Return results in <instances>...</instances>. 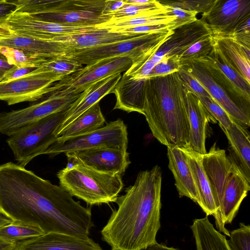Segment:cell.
Segmentation results:
<instances>
[{"instance_id": "6da1fadb", "label": "cell", "mask_w": 250, "mask_h": 250, "mask_svg": "<svg viewBox=\"0 0 250 250\" xmlns=\"http://www.w3.org/2000/svg\"><path fill=\"white\" fill-rule=\"evenodd\" d=\"M0 213L44 234L89 236L93 227L90 208L60 186L12 162L0 165Z\"/></svg>"}, {"instance_id": "7a4b0ae2", "label": "cell", "mask_w": 250, "mask_h": 250, "mask_svg": "<svg viewBox=\"0 0 250 250\" xmlns=\"http://www.w3.org/2000/svg\"><path fill=\"white\" fill-rule=\"evenodd\" d=\"M162 173L156 165L140 171L134 183L118 196L102 229V239L115 250H144L156 244L161 227Z\"/></svg>"}, {"instance_id": "3957f363", "label": "cell", "mask_w": 250, "mask_h": 250, "mask_svg": "<svg viewBox=\"0 0 250 250\" xmlns=\"http://www.w3.org/2000/svg\"><path fill=\"white\" fill-rule=\"evenodd\" d=\"M183 89L178 72L144 81L143 115L153 136L167 146L188 145L190 126Z\"/></svg>"}, {"instance_id": "277c9868", "label": "cell", "mask_w": 250, "mask_h": 250, "mask_svg": "<svg viewBox=\"0 0 250 250\" xmlns=\"http://www.w3.org/2000/svg\"><path fill=\"white\" fill-rule=\"evenodd\" d=\"M202 157L217 208L215 225L219 219L225 225L230 224L250 189V184L216 143Z\"/></svg>"}, {"instance_id": "5b68a950", "label": "cell", "mask_w": 250, "mask_h": 250, "mask_svg": "<svg viewBox=\"0 0 250 250\" xmlns=\"http://www.w3.org/2000/svg\"><path fill=\"white\" fill-rule=\"evenodd\" d=\"M14 12L26 13L44 21L70 25L98 26L109 21L103 15L104 0H15Z\"/></svg>"}, {"instance_id": "8992f818", "label": "cell", "mask_w": 250, "mask_h": 250, "mask_svg": "<svg viewBox=\"0 0 250 250\" xmlns=\"http://www.w3.org/2000/svg\"><path fill=\"white\" fill-rule=\"evenodd\" d=\"M57 176L62 189L90 205L116 202L124 185L122 175L99 172L78 164L67 165Z\"/></svg>"}, {"instance_id": "52a82bcc", "label": "cell", "mask_w": 250, "mask_h": 250, "mask_svg": "<svg viewBox=\"0 0 250 250\" xmlns=\"http://www.w3.org/2000/svg\"><path fill=\"white\" fill-rule=\"evenodd\" d=\"M67 110L29 124L9 136L6 142L18 164L25 167L35 157L43 154L57 140L58 130Z\"/></svg>"}, {"instance_id": "ba28073f", "label": "cell", "mask_w": 250, "mask_h": 250, "mask_svg": "<svg viewBox=\"0 0 250 250\" xmlns=\"http://www.w3.org/2000/svg\"><path fill=\"white\" fill-rule=\"evenodd\" d=\"M173 32L172 29L143 33L140 36L121 42L92 47L70 51L63 56L83 66L99 61L131 55L136 59L149 52L157 50Z\"/></svg>"}, {"instance_id": "9c48e42d", "label": "cell", "mask_w": 250, "mask_h": 250, "mask_svg": "<svg viewBox=\"0 0 250 250\" xmlns=\"http://www.w3.org/2000/svg\"><path fill=\"white\" fill-rule=\"evenodd\" d=\"M126 125L120 119L110 122L91 132L64 140H58L43 153L54 157L64 153L100 147L127 150Z\"/></svg>"}, {"instance_id": "30bf717a", "label": "cell", "mask_w": 250, "mask_h": 250, "mask_svg": "<svg viewBox=\"0 0 250 250\" xmlns=\"http://www.w3.org/2000/svg\"><path fill=\"white\" fill-rule=\"evenodd\" d=\"M81 93L51 92L23 109L0 112V133L10 136L20 128L52 114L68 109Z\"/></svg>"}, {"instance_id": "8fae6325", "label": "cell", "mask_w": 250, "mask_h": 250, "mask_svg": "<svg viewBox=\"0 0 250 250\" xmlns=\"http://www.w3.org/2000/svg\"><path fill=\"white\" fill-rule=\"evenodd\" d=\"M136 58L127 55L105 59L85 65L52 85V92L63 94L81 93L94 83L109 76L125 72Z\"/></svg>"}, {"instance_id": "7c38bea8", "label": "cell", "mask_w": 250, "mask_h": 250, "mask_svg": "<svg viewBox=\"0 0 250 250\" xmlns=\"http://www.w3.org/2000/svg\"><path fill=\"white\" fill-rule=\"evenodd\" d=\"M60 81L49 73L32 72L15 80L0 83V100L8 105L37 101L52 92V84Z\"/></svg>"}, {"instance_id": "4fadbf2b", "label": "cell", "mask_w": 250, "mask_h": 250, "mask_svg": "<svg viewBox=\"0 0 250 250\" xmlns=\"http://www.w3.org/2000/svg\"><path fill=\"white\" fill-rule=\"evenodd\" d=\"M250 19V0H215L202 14L214 37H230L236 28Z\"/></svg>"}, {"instance_id": "5bb4252c", "label": "cell", "mask_w": 250, "mask_h": 250, "mask_svg": "<svg viewBox=\"0 0 250 250\" xmlns=\"http://www.w3.org/2000/svg\"><path fill=\"white\" fill-rule=\"evenodd\" d=\"M6 24L14 35L48 41L56 36L74 35L97 28L94 26L70 25L44 21L20 12H14Z\"/></svg>"}, {"instance_id": "9a60e30c", "label": "cell", "mask_w": 250, "mask_h": 250, "mask_svg": "<svg viewBox=\"0 0 250 250\" xmlns=\"http://www.w3.org/2000/svg\"><path fill=\"white\" fill-rule=\"evenodd\" d=\"M200 62L212 78L226 90L250 106V84L229 62L216 44L210 53Z\"/></svg>"}, {"instance_id": "2e32d148", "label": "cell", "mask_w": 250, "mask_h": 250, "mask_svg": "<svg viewBox=\"0 0 250 250\" xmlns=\"http://www.w3.org/2000/svg\"><path fill=\"white\" fill-rule=\"evenodd\" d=\"M127 150L100 147L65 154L68 163L81 164L99 172L122 175L130 164Z\"/></svg>"}, {"instance_id": "e0dca14e", "label": "cell", "mask_w": 250, "mask_h": 250, "mask_svg": "<svg viewBox=\"0 0 250 250\" xmlns=\"http://www.w3.org/2000/svg\"><path fill=\"white\" fill-rule=\"evenodd\" d=\"M173 30V33L152 56V60L155 65L164 57H174L178 59L192 45L212 35L208 24L201 19Z\"/></svg>"}, {"instance_id": "ac0fdd59", "label": "cell", "mask_w": 250, "mask_h": 250, "mask_svg": "<svg viewBox=\"0 0 250 250\" xmlns=\"http://www.w3.org/2000/svg\"><path fill=\"white\" fill-rule=\"evenodd\" d=\"M203 86L211 98L241 126L247 128L250 125V115L229 96L226 90L210 75L204 66L195 61L182 65Z\"/></svg>"}, {"instance_id": "d6986e66", "label": "cell", "mask_w": 250, "mask_h": 250, "mask_svg": "<svg viewBox=\"0 0 250 250\" xmlns=\"http://www.w3.org/2000/svg\"><path fill=\"white\" fill-rule=\"evenodd\" d=\"M184 84V83H183ZM184 94L190 126L188 146L201 155L205 154L207 125L217 121L203 105L198 97L184 84Z\"/></svg>"}, {"instance_id": "ffe728a7", "label": "cell", "mask_w": 250, "mask_h": 250, "mask_svg": "<svg viewBox=\"0 0 250 250\" xmlns=\"http://www.w3.org/2000/svg\"><path fill=\"white\" fill-rule=\"evenodd\" d=\"M122 77L117 73L102 79L90 85L68 109L57 131L59 137L62 131L76 118L92 107L106 95L112 93Z\"/></svg>"}, {"instance_id": "44dd1931", "label": "cell", "mask_w": 250, "mask_h": 250, "mask_svg": "<svg viewBox=\"0 0 250 250\" xmlns=\"http://www.w3.org/2000/svg\"><path fill=\"white\" fill-rule=\"evenodd\" d=\"M26 250H102L89 236L50 232L19 242Z\"/></svg>"}, {"instance_id": "7402d4cb", "label": "cell", "mask_w": 250, "mask_h": 250, "mask_svg": "<svg viewBox=\"0 0 250 250\" xmlns=\"http://www.w3.org/2000/svg\"><path fill=\"white\" fill-rule=\"evenodd\" d=\"M143 33L122 32L106 28H97L85 33L56 36L50 41L61 43L67 53L75 49L92 47L134 38Z\"/></svg>"}, {"instance_id": "603a6c76", "label": "cell", "mask_w": 250, "mask_h": 250, "mask_svg": "<svg viewBox=\"0 0 250 250\" xmlns=\"http://www.w3.org/2000/svg\"><path fill=\"white\" fill-rule=\"evenodd\" d=\"M186 154L193 179L196 188L198 200L197 204L207 216L215 218L217 208L211 187L202 164V155L188 145L181 147Z\"/></svg>"}, {"instance_id": "cb8c5ba5", "label": "cell", "mask_w": 250, "mask_h": 250, "mask_svg": "<svg viewBox=\"0 0 250 250\" xmlns=\"http://www.w3.org/2000/svg\"><path fill=\"white\" fill-rule=\"evenodd\" d=\"M167 155L168 168L173 173L179 196L187 197L197 203V191L186 154L181 147L169 146Z\"/></svg>"}, {"instance_id": "d4e9b609", "label": "cell", "mask_w": 250, "mask_h": 250, "mask_svg": "<svg viewBox=\"0 0 250 250\" xmlns=\"http://www.w3.org/2000/svg\"><path fill=\"white\" fill-rule=\"evenodd\" d=\"M229 144L228 157L250 184V136L247 128L233 122L229 129H222Z\"/></svg>"}, {"instance_id": "484cf974", "label": "cell", "mask_w": 250, "mask_h": 250, "mask_svg": "<svg viewBox=\"0 0 250 250\" xmlns=\"http://www.w3.org/2000/svg\"><path fill=\"white\" fill-rule=\"evenodd\" d=\"M0 45L21 50L35 58L49 60L63 57L66 49L57 42L13 35L0 41Z\"/></svg>"}, {"instance_id": "4316f807", "label": "cell", "mask_w": 250, "mask_h": 250, "mask_svg": "<svg viewBox=\"0 0 250 250\" xmlns=\"http://www.w3.org/2000/svg\"><path fill=\"white\" fill-rule=\"evenodd\" d=\"M145 79L134 80L124 74L112 91L116 97L113 109L144 114L143 86Z\"/></svg>"}, {"instance_id": "83f0119b", "label": "cell", "mask_w": 250, "mask_h": 250, "mask_svg": "<svg viewBox=\"0 0 250 250\" xmlns=\"http://www.w3.org/2000/svg\"><path fill=\"white\" fill-rule=\"evenodd\" d=\"M214 38L216 44L230 64L250 84V48L230 37Z\"/></svg>"}, {"instance_id": "f1b7e54d", "label": "cell", "mask_w": 250, "mask_h": 250, "mask_svg": "<svg viewBox=\"0 0 250 250\" xmlns=\"http://www.w3.org/2000/svg\"><path fill=\"white\" fill-rule=\"evenodd\" d=\"M190 228L196 250H230L226 235L215 229L208 216L193 220Z\"/></svg>"}, {"instance_id": "f546056e", "label": "cell", "mask_w": 250, "mask_h": 250, "mask_svg": "<svg viewBox=\"0 0 250 250\" xmlns=\"http://www.w3.org/2000/svg\"><path fill=\"white\" fill-rule=\"evenodd\" d=\"M148 13L125 18L112 19L102 24L99 28H106L115 30L137 26L166 24L173 23L176 18L169 15L167 6Z\"/></svg>"}, {"instance_id": "4dcf8cb0", "label": "cell", "mask_w": 250, "mask_h": 250, "mask_svg": "<svg viewBox=\"0 0 250 250\" xmlns=\"http://www.w3.org/2000/svg\"><path fill=\"white\" fill-rule=\"evenodd\" d=\"M105 121L98 102L69 124L57 139L64 140L91 132L104 126Z\"/></svg>"}, {"instance_id": "1f68e13d", "label": "cell", "mask_w": 250, "mask_h": 250, "mask_svg": "<svg viewBox=\"0 0 250 250\" xmlns=\"http://www.w3.org/2000/svg\"><path fill=\"white\" fill-rule=\"evenodd\" d=\"M83 67V65L73 60L62 57L46 60L33 72L49 73L61 81Z\"/></svg>"}, {"instance_id": "d6a6232c", "label": "cell", "mask_w": 250, "mask_h": 250, "mask_svg": "<svg viewBox=\"0 0 250 250\" xmlns=\"http://www.w3.org/2000/svg\"><path fill=\"white\" fill-rule=\"evenodd\" d=\"M43 234L38 228L13 222L0 228V238L10 243H17Z\"/></svg>"}, {"instance_id": "836d02e7", "label": "cell", "mask_w": 250, "mask_h": 250, "mask_svg": "<svg viewBox=\"0 0 250 250\" xmlns=\"http://www.w3.org/2000/svg\"><path fill=\"white\" fill-rule=\"evenodd\" d=\"M214 44V38L212 35L192 45L179 57L181 66L207 57L211 51Z\"/></svg>"}, {"instance_id": "e575fe53", "label": "cell", "mask_w": 250, "mask_h": 250, "mask_svg": "<svg viewBox=\"0 0 250 250\" xmlns=\"http://www.w3.org/2000/svg\"><path fill=\"white\" fill-rule=\"evenodd\" d=\"M0 53L7 59L10 64L17 67L35 66L38 67L46 61L32 57L19 49L0 45Z\"/></svg>"}, {"instance_id": "d590c367", "label": "cell", "mask_w": 250, "mask_h": 250, "mask_svg": "<svg viewBox=\"0 0 250 250\" xmlns=\"http://www.w3.org/2000/svg\"><path fill=\"white\" fill-rule=\"evenodd\" d=\"M156 51H152L133 60L130 67L124 74L134 80L147 79L155 66L152 57Z\"/></svg>"}, {"instance_id": "8d00e7d4", "label": "cell", "mask_w": 250, "mask_h": 250, "mask_svg": "<svg viewBox=\"0 0 250 250\" xmlns=\"http://www.w3.org/2000/svg\"><path fill=\"white\" fill-rule=\"evenodd\" d=\"M163 6L176 7L183 10L202 14L207 13L213 6L215 0H158Z\"/></svg>"}, {"instance_id": "74e56055", "label": "cell", "mask_w": 250, "mask_h": 250, "mask_svg": "<svg viewBox=\"0 0 250 250\" xmlns=\"http://www.w3.org/2000/svg\"><path fill=\"white\" fill-rule=\"evenodd\" d=\"M164 7L158 0H151L150 2L146 4H125L121 9L111 15L113 17L112 19L125 18L145 14Z\"/></svg>"}, {"instance_id": "f35d334b", "label": "cell", "mask_w": 250, "mask_h": 250, "mask_svg": "<svg viewBox=\"0 0 250 250\" xmlns=\"http://www.w3.org/2000/svg\"><path fill=\"white\" fill-rule=\"evenodd\" d=\"M198 97L208 112L216 121L219 122L221 128L229 129L234 121L226 111L212 98Z\"/></svg>"}, {"instance_id": "ab89813d", "label": "cell", "mask_w": 250, "mask_h": 250, "mask_svg": "<svg viewBox=\"0 0 250 250\" xmlns=\"http://www.w3.org/2000/svg\"><path fill=\"white\" fill-rule=\"evenodd\" d=\"M227 243L230 250H250V226L243 223L229 232Z\"/></svg>"}, {"instance_id": "60d3db41", "label": "cell", "mask_w": 250, "mask_h": 250, "mask_svg": "<svg viewBox=\"0 0 250 250\" xmlns=\"http://www.w3.org/2000/svg\"><path fill=\"white\" fill-rule=\"evenodd\" d=\"M179 60L174 57H164L156 64L148 78L162 76L177 72L181 68Z\"/></svg>"}, {"instance_id": "b9f144b4", "label": "cell", "mask_w": 250, "mask_h": 250, "mask_svg": "<svg viewBox=\"0 0 250 250\" xmlns=\"http://www.w3.org/2000/svg\"><path fill=\"white\" fill-rule=\"evenodd\" d=\"M177 72L183 83L197 96L211 98L201 83L186 69L181 66Z\"/></svg>"}, {"instance_id": "7bdbcfd3", "label": "cell", "mask_w": 250, "mask_h": 250, "mask_svg": "<svg viewBox=\"0 0 250 250\" xmlns=\"http://www.w3.org/2000/svg\"><path fill=\"white\" fill-rule=\"evenodd\" d=\"M167 7L168 14L176 18V20L175 21V29L197 20L196 18L197 14L195 12L183 10L176 7Z\"/></svg>"}, {"instance_id": "ee69618b", "label": "cell", "mask_w": 250, "mask_h": 250, "mask_svg": "<svg viewBox=\"0 0 250 250\" xmlns=\"http://www.w3.org/2000/svg\"><path fill=\"white\" fill-rule=\"evenodd\" d=\"M250 19L240 24L230 37L242 45L250 48Z\"/></svg>"}, {"instance_id": "f6af8a7d", "label": "cell", "mask_w": 250, "mask_h": 250, "mask_svg": "<svg viewBox=\"0 0 250 250\" xmlns=\"http://www.w3.org/2000/svg\"><path fill=\"white\" fill-rule=\"evenodd\" d=\"M38 68L35 66L21 67L15 66L5 75L1 82H8L32 73Z\"/></svg>"}, {"instance_id": "bcb514c9", "label": "cell", "mask_w": 250, "mask_h": 250, "mask_svg": "<svg viewBox=\"0 0 250 250\" xmlns=\"http://www.w3.org/2000/svg\"><path fill=\"white\" fill-rule=\"evenodd\" d=\"M17 5L12 0H0V25L6 24L9 17L15 11Z\"/></svg>"}, {"instance_id": "7dc6e473", "label": "cell", "mask_w": 250, "mask_h": 250, "mask_svg": "<svg viewBox=\"0 0 250 250\" xmlns=\"http://www.w3.org/2000/svg\"><path fill=\"white\" fill-rule=\"evenodd\" d=\"M125 5V3L124 0H105L103 14L111 15L113 13L121 9Z\"/></svg>"}, {"instance_id": "c3c4849f", "label": "cell", "mask_w": 250, "mask_h": 250, "mask_svg": "<svg viewBox=\"0 0 250 250\" xmlns=\"http://www.w3.org/2000/svg\"><path fill=\"white\" fill-rule=\"evenodd\" d=\"M15 66L10 64L5 56L0 53V83L5 75Z\"/></svg>"}, {"instance_id": "681fc988", "label": "cell", "mask_w": 250, "mask_h": 250, "mask_svg": "<svg viewBox=\"0 0 250 250\" xmlns=\"http://www.w3.org/2000/svg\"><path fill=\"white\" fill-rule=\"evenodd\" d=\"M20 242L10 243L0 238V250H22Z\"/></svg>"}, {"instance_id": "f907efd6", "label": "cell", "mask_w": 250, "mask_h": 250, "mask_svg": "<svg viewBox=\"0 0 250 250\" xmlns=\"http://www.w3.org/2000/svg\"><path fill=\"white\" fill-rule=\"evenodd\" d=\"M14 34L6 24L0 25V41L10 38Z\"/></svg>"}, {"instance_id": "816d5d0a", "label": "cell", "mask_w": 250, "mask_h": 250, "mask_svg": "<svg viewBox=\"0 0 250 250\" xmlns=\"http://www.w3.org/2000/svg\"><path fill=\"white\" fill-rule=\"evenodd\" d=\"M146 250H179L173 247H169L165 245L157 243L155 245L149 247Z\"/></svg>"}, {"instance_id": "f5cc1de1", "label": "cell", "mask_w": 250, "mask_h": 250, "mask_svg": "<svg viewBox=\"0 0 250 250\" xmlns=\"http://www.w3.org/2000/svg\"><path fill=\"white\" fill-rule=\"evenodd\" d=\"M151 0H124L125 4H143L150 2Z\"/></svg>"}, {"instance_id": "db71d44e", "label": "cell", "mask_w": 250, "mask_h": 250, "mask_svg": "<svg viewBox=\"0 0 250 250\" xmlns=\"http://www.w3.org/2000/svg\"><path fill=\"white\" fill-rule=\"evenodd\" d=\"M12 221L0 213V228L10 224Z\"/></svg>"}, {"instance_id": "11a10c76", "label": "cell", "mask_w": 250, "mask_h": 250, "mask_svg": "<svg viewBox=\"0 0 250 250\" xmlns=\"http://www.w3.org/2000/svg\"><path fill=\"white\" fill-rule=\"evenodd\" d=\"M112 250V249H111V250Z\"/></svg>"}, {"instance_id": "9f6ffc18", "label": "cell", "mask_w": 250, "mask_h": 250, "mask_svg": "<svg viewBox=\"0 0 250 250\" xmlns=\"http://www.w3.org/2000/svg\"></svg>"}]
</instances>
